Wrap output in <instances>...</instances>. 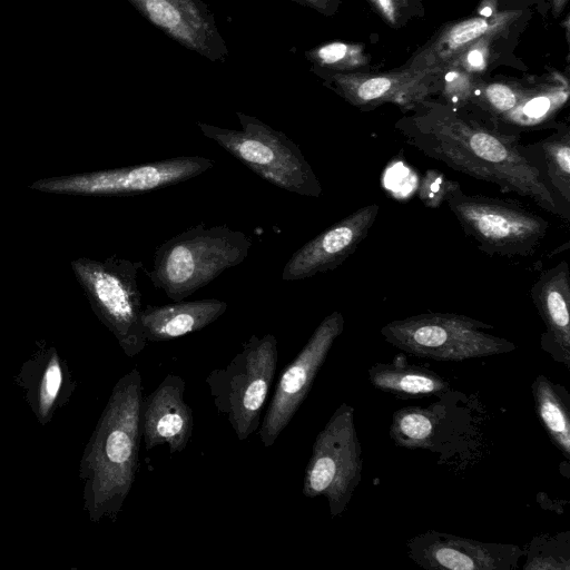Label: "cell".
Wrapping results in <instances>:
<instances>
[{
    "mask_svg": "<svg viewBox=\"0 0 570 570\" xmlns=\"http://www.w3.org/2000/svg\"><path fill=\"white\" fill-rule=\"evenodd\" d=\"M490 37L492 36L484 37L476 41L461 56L453 60L452 63L458 62L456 65H462L465 70L471 72H481L485 68L489 58L488 43Z\"/></svg>",
    "mask_w": 570,
    "mask_h": 570,
    "instance_id": "f1b7e54d",
    "label": "cell"
},
{
    "mask_svg": "<svg viewBox=\"0 0 570 570\" xmlns=\"http://www.w3.org/2000/svg\"><path fill=\"white\" fill-rule=\"evenodd\" d=\"M444 202L465 236L489 256H533L550 227L544 217L519 200L466 194L458 181Z\"/></svg>",
    "mask_w": 570,
    "mask_h": 570,
    "instance_id": "277c9868",
    "label": "cell"
},
{
    "mask_svg": "<svg viewBox=\"0 0 570 570\" xmlns=\"http://www.w3.org/2000/svg\"><path fill=\"white\" fill-rule=\"evenodd\" d=\"M128 1L145 19L180 46L213 62L227 59V45L203 0Z\"/></svg>",
    "mask_w": 570,
    "mask_h": 570,
    "instance_id": "4fadbf2b",
    "label": "cell"
},
{
    "mask_svg": "<svg viewBox=\"0 0 570 570\" xmlns=\"http://www.w3.org/2000/svg\"><path fill=\"white\" fill-rule=\"evenodd\" d=\"M362 450L354 407L342 403L318 432L305 468L303 494L325 497L332 518L347 508L362 474Z\"/></svg>",
    "mask_w": 570,
    "mask_h": 570,
    "instance_id": "9c48e42d",
    "label": "cell"
},
{
    "mask_svg": "<svg viewBox=\"0 0 570 570\" xmlns=\"http://www.w3.org/2000/svg\"><path fill=\"white\" fill-rule=\"evenodd\" d=\"M407 554L429 570H512L524 550L512 543L481 542L429 530L410 539Z\"/></svg>",
    "mask_w": 570,
    "mask_h": 570,
    "instance_id": "7c38bea8",
    "label": "cell"
},
{
    "mask_svg": "<svg viewBox=\"0 0 570 570\" xmlns=\"http://www.w3.org/2000/svg\"><path fill=\"white\" fill-rule=\"evenodd\" d=\"M520 151L538 171L547 188L570 216V128L559 124L549 136L520 145Z\"/></svg>",
    "mask_w": 570,
    "mask_h": 570,
    "instance_id": "44dd1931",
    "label": "cell"
},
{
    "mask_svg": "<svg viewBox=\"0 0 570 570\" xmlns=\"http://www.w3.org/2000/svg\"><path fill=\"white\" fill-rule=\"evenodd\" d=\"M440 72L429 68L381 75L333 72L325 79L353 106L365 109L392 102L404 110H413L438 90Z\"/></svg>",
    "mask_w": 570,
    "mask_h": 570,
    "instance_id": "9a60e30c",
    "label": "cell"
},
{
    "mask_svg": "<svg viewBox=\"0 0 570 570\" xmlns=\"http://www.w3.org/2000/svg\"><path fill=\"white\" fill-rule=\"evenodd\" d=\"M524 556V570H569L570 532L533 538Z\"/></svg>",
    "mask_w": 570,
    "mask_h": 570,
    "instance_id": "484cf974",
    "label": "cell"
},
{
    "mask_svg": "<svg viewBox=\"0 0 570 570\" xmlns=\"http://www.w3.org/2000/svg\"><path fill=\"white\" fill-rule=\"evenodd\" d=\"M26 401L41 425L48 424L76 387L66 361L53 346L40 347L16 376Z\"/></svg>",
    "mask_w": 570,
    "mask_h": 570,
    "instance_id": "e0dca14e",
    "label": "cell"
},
{
    "mask_svg": "<svg viewBox=\"0 0 570 570\" xmlns=\"http://www.w3.org/2000/svg\"><path fill=\"white\" fill-rule=\"evenodd\" d=\"M240 130L197 122L203 135L267 183L286 191L318 197L322 186L299 147L284 132L237 111Z\"/></svg>",
    "mask_w": 570,
    "mask_h": 570,
    "instance_id": "5b68a950",
    "label": "cell"
},
{
    "mask_svg": "<svg viewBox=\"0 0 570 570\" xmlns=\"http://www.w3.org/2000/svg\"><path fill=\"white\" fill-rule=\"evenodd\" d=\"M413 116L395 125L402 140L425 157L532 200L541 209L561 218L564 213L520 151V137L503 134L484 121L459 115L455 107L424 100Z\"/></svg>",
    "mask_w": 570,
    "mask_h": 570,
    "instance_id": "6da1fadb",
    "label": "cell"
},
{
    "mask_svg": "<svg viewBox=\"0 0 570 570\" xmlns=\"http://www.w3.org/2000/svg\"><path fill=\"white\" fill-rule=\"evenodd\" d=\"M371 384L397 397H425L445 394L449 382L438 373L405 363H375L368 368Z\"/></svg>",
    "mask_w": 570,
    "mask_h": 570,
    "instance_id": "7402d4cb",
    "label": "cell"
},
{
    "mask_svg": "<svg viewBox=\"0 0 570 570\" xmlns=\"http://www.w3.org/2000/svg\"><path fill=\"white\" fill-rule=\"evenodd\" d=\"M442 410L433 404L430 407L407 406L395 411L390 428L391 439L405 449L431 448L441 426Z\"/></svg>",
    "mask_w": 570,
    "mask_h": 570,
    "instance_id": "d4e9b609",
    "label": "cell"
},
{
    "mask_svg": "<svg viewBox=\"0 0 570 570\" xmlns=\"http://www.w3.org/2000/svg\"><path fill=\"white\" fill-rule=\"evenodd\" d=\"M141 383L137 367L117 381L81 456L83 510L92 522H115L135 482L142 439Z\"/></svg>",
    "mask_w": 570,
    "mask_h": 570,
    "instance_id": "7a4b0ae2",
    "label": "cell"
},
{
    "mask_svg": "<svg viewBox=\"0 0 570 570\" xmlns=\"http://www.w3.org/2000/svg\"><path fill=\"white\" fill-rule=\"evenodd\" d=\"M252 240L225 225H198L169 238L155 252L146 272L153 285L174 302L184 301L247 257Z\"/></svg>",
    "mask_w": 570,
    "mask_h": 570,
    "instance_id": "3957f363",
    "label": "cell"
},
{
    "mask_svg": "<svg viewBox=\"0 0 570 570\" xmlns=\"http://www.w3.org/2000/svg\"><path fill=\"white\" fill-rule=\"evenodd\" d=\"M377 214V204L366 205L316 235L287 261L282 279L302 281L341 266L367 237Z\"/></svg>",
    "mask_w": 570,
    "mask_h": 570,
    "instance_id": "5bb4252c",
    "label": "cell"
},
{
    "mask_svg": "<svg viewBox=\"0 0 570 570\" xmlns=\"http://www.w3.org/2000/svg\"><path fill=\"white\" fill-rule=\"evenodd\" d=\"M568 96V86L527 91L517 107L501 117L493 128L518 137L523 131L542 128L566 104Z\"/></svg>",
    "mask_w": 570,
    "mask_h": 570,
    "instance_id": "cb8c5ba5",
    "label": "cell"
},
{
    "mask_svg": "<svg viewBox=\"0 0 570 570\" xmlns=\"http://www.w3.org/2000/svg\"><path fill=\"white\" fill-rule=\"evenodd\" d=\"M228 304L218 298L179 301L147 305L141 311V326L148 342H166L200 331L218 320Z\"/></svg>",
    "mask_w": 570,
    "mask_h": 570,
    "instance_id": "d6986e66",
    "label": "cell"
},
{
    "mask_svg": "<svg viewBox=\"0 0 570 570\" xmlns=\"http://www.w3.org/2000/svg\"><path fill=\"white\" fill-rule=\"evenodd\" d=\"M532 302L546 326L541 347L570 367V269L566 261L540 273L530 289Z\"/></svg>",
    "mask_w": 570,
    "mask_h": 570,
    "instance_id": "ac0fdd59",
    "label": "cell"
},
{
    "mask_svg": "<svg viewBox=\"0 0 570 570\" xmlns=\"http://www.w3.org/2000/svg\"><path fill=\"white\" fill-rule=\"evenodd\" d=\"M214 166L203 156H178L116 169L40 179L30 188L45 193L82 196H128L173 186Z\"/></svg>",
    "mask_w": 570,
    "mask_h": 570,
    "instance_id": "30bf717a",
    "label": "cell"
},
{
    "mask_svg": "<svg viewBox=\"0 0 570 570\" xmlns=\"http://www.w3.org/2000/svg\"><path fill=\"white\" fill-rule=\"evenodd\" d=\"M343 330L342 313L332 312L318 324L296 357L284 368L261 422L259 439L264 446H272L289 424Z\"/></svg>",
    "mask_w": 570,
    "mask_h": 570,
    "instance_id": "8fae6325",
    "label": "cell"
},
{
    "mask_svg": "<svg viewBox=\"0 0 570 570\" xmlns=\"http://www.w3.org/2000/svg\"><path fill=\"white\" fill-rule=\"evenodd\" d=\"M277 361L276 337L252 335L227 366L213 370L205 380L216 410L226 416L239 441L261 426Z\"/></svg>",
    "mask_w": 570,
    "mask_h": 570,
    "instance_id": "52a82bcc",
    "label": "cell"
},
{
    "mask_svg": "<svg viewBox=\"0 0 570 570\" xmlns=\"http://www.w3.org/2000/svg\"><path fill=\"white\" fill-rule=\"evenodd\" d=\"M306 58L320 70L351 71L367 63L363 47L358 43L331 41L305 52Z\"/></svg>",
    "mask_w": 570,
    "mask_h": 570,
    "instance_id": "4316f807",
    "label": "cell"
},
{
    "mask_svg": "<svg viewBox=\"0 0 570 570\" xmlns=\"http://www.w3.org/2000/svg\"><path fill=\"white\" fill-rule=\"evenodd\" d=\"M381 16L391 24H396L403 10L407 6V0H371Z\"/></svg>",
    "mask_w": 570,
    "mask_h": 570,
    "instance_id": "f546056e",
    "label": "cell"
},
{
    "mask_svg": "<svg viewBox=\"0 0 570 570\" xmlns=\"http://www.w3.org/2000/svg\"><path fill=\"white\" fill-rule=\"evenodd\" d=\"M71 268L92 311L112 333L124 353L128 357L138 355L147 344L137 278L144 268L142 262L78 258L71 262Z\"/></svg>",
    "mask_w": 570,
    "mask_h": 570,
    "instance_id": "ba28073f",
    "label": "cell"
},
{
    "mask_svg": "<svg viewBox=\"0 0 570 570\" xmlns=\"http://www.w3.org/2000/svg\"><path fill=\"white\" fill-rule=\"evenodd\" d=\"M517 12H503L490 17H473L443 29L439 37L415 56L410 68L443 70L480 39L493 36L507 27Z\"/></svg>",
    "mask_w": 570,
    "mask_h": 570,
    "instance_id": "ffe728a7",
    "label": "cell"
},
{
    "mask_svg": "<svg viewBox=\"0 0 570 570\" xmlns=\"http://www.w3.org/2000/svg\"><path fill=\"white\" fill-rule=\"evenodd\" d=\"M534 409L550 441L570 459V396L560 384L551 382L543 374L532 385Z\"/></svg>",
    "mask_w": 570,
    "mask_h": 570,
    "instance_id": "603a6c76",
    "label": "cell"
},
{
    "mask_svg": "<svg viewBox=\"0 0 570 570\" xmlns=\"http://www.w3.org/2000/svg\"><path fill=\"white\" fill-rule=\"evenodd\" d=\"M454 181L440 170L429 169L419 181L417 197L425 207L436 209L444 203Z\"/></svg>",
    "mask_w": 570,
    "mask_h": 570,
    "instance_id": "83f0119b",
    "label": "cell"
},
{
    "mask_svg": "<svg viewBox=\"0 0 570 570\" xmlns=\"http://www.w3.org/2000/svg\"><path fill=\"white\" fill-rule=\"evenodd\" d=\"M301 3H304L305 6H308L317 11L321 12H327L331 10V6L333 3V0H296Z\"/></svg>",
    "mask_w": 570,
    "mask_h": 570,
    "instance_id": "4dcf8cb0",
    "label": "cell"
},
{
    "mask_svg": "<svg viewBox=\"0 0 570 570\" xmlns=\"http://www.w3.org/2000/svg\"><path fill=\"white\" fill-rule=\"evenodd\" d=\"M493 326L455 313H423L391 321L381 328L384 340L419 357L459 362L512 352L517 345L488 333Z\"/></svg>",
    "mask_w": 570,
    "mask_h": 570,
    "instance_id": "8992f818",
    "label": "cell"
},
{
    "mask_svg": "<svg viewBox=\"0 0 570 570\" xmlns=\"http://www.w3.org/2000/svg\"><path fill=\"white\" fill-rule=\"evenodd\" d=\"M186 383L176 374H167L141 405L145 448L167 445L170 454L186 449L194 429L193 410L184 400Z\"/></svg>",
    "mask_w": 570,
    "mask_h": 570,
    "instance_id": "2e32d148",
    "label": "cell"
}]
</instances>
